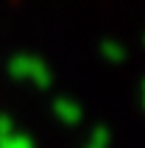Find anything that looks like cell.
I'll list each match as a JSON object with an SVG mask.
<instances>
[{
  "label": "cell",
  "mask_w": 145,
  "mask_h": 148,
  "mask_svg": "<svg viewBox=\"0 0 145 148\" xmlns=\"http://www.w3.org/2000/svg\"><path fill=\"white\" fill-rule=\"evenodd\" d=\"M106 140H109V134H106V129H103V126H98L95 132H92V140H89V145L106 148Z\"/></svg>",
  "instance_id": "obj_5"
},
{
  "label": "cell",
  "mask_w": 145,
  "mask_h": 148,
  "mask_svg": "<svg viewBox=\"0 0 145 148\" xmlns=\"http://www.w3.org/2000/svg\"><path fill=\"white\" fill-rule=\"evenodd\" d=\"M53 112H56V117L62 123H67V126H75L81 120V106L75 101H67V98H59L56 103H53Z\"/></svg>",
  "instance_id": "obj_2"
},
{
  "label": "cell",
  "mask_w": 145,
  "mask_h": 148,
  "mask_svg": "<svg viewBox=\"0 0 145 148\" xmlns=\"http://www.w3.org/2000/svg\"><path fill=\"white\" fill-rule=\"evenodd\" d=\"M103 56L109 59V62H123V59H126V50H123L120 45H114V42H103Z\"/></svg>",
  "instance_id": "obj_4"
},
{
  "label": "cell",
  "mask_w": 145,
  "mask_h": 148,
  "mask_svg": "<svg viewBox=\"0 0 145 148\" xmlns=\"http://www.w3.org/2000/svg\"><path fill=\"white\" fill-rule=\"evenodd\" d=\"M11 132H14V123H11V117H0V137H8Z\"/></svg>",
  "instance_id": "obj_6"
},
{
  "label": "cell",
  "mask_w": 145,
  "mask_h": 148,
  "mask_svg": "<svg viewBox=\"0 0 145 148\" xmlns=\"http://www.w3.org/2000/svg\"><path fill=\"white\" fill-rule=\"evenodd\" d=\"M8 73L17 81H31L36 87H50V70L36 56H14L8 64Z\"/></svg>",
  "instance_id": "obj_1"
},
{
  "label": "cell",
  "mask_w": 145,
  "mask_h": 148,
  "mask_svg": "<svg viewBox=\"0 0 145 148\" xmlns=\"http://www.w3.org/2000/svg\"><path fill=\"white\" fill-rule=\"evenodd\" d=\"M0 148H34V143L25 137V134H8V137H0Z\"/></svg>",
  "instance_id": "obj_3"
},
{
  "label": "cell",
  "mask_w": 145,
  "mask_h": 148,
  "mask_svg": "<svg viewBox=\"0 0 145 148\" xmlns=\"http://www.w3.org/2000/svg\"><path fill=\"white\" fill-rule=\"evenodd\" d=\"M142 101H145V84H142Z\"/></svg>",
  "instance_id": "obj_7"
}]
</instances>
